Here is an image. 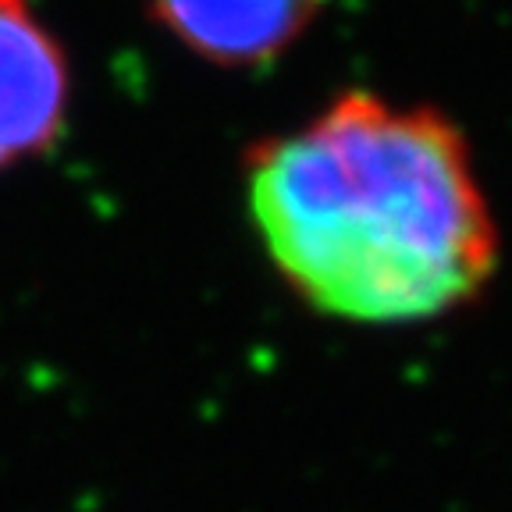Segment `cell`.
I'll return each mask as SVG.
<instances>
[{"label":"cell","mask_w":512,"mask_h":512,"mask_svg":"<svg viewBox=\"0 0 512 512\" xmlns=\"http://www.w3.org/2000/svg\"><path fill=\"white\" fill-rule=\"evenodd\" d=\"M242 200L288 292L345 324L402 328L459 313L502 264L470 143L424 104L363 89L335 96L249 146Z\"/></svg>","instance_id":"1"},{"label":"cell","mask_w":512,"mask_h":512,"mask_svg":"<svg viewBox=\"0 0 512 512\" xmlns=\"http://www.w3.org/2000/svg\"><path fill=\"white\" fill-rule=\"evenodd\" d=\"M72 68L32 0H0V171L61 139Z\"/></svg>","instance_id":"2"},{"label":"cell","mask_w":512,"mask_h":512,"mask_svg":"<svg viewBox=\"0 0 512 512\" xmlns=\"http://www.w3.org/2000/svg\"><path fill=\"white\" fill-rule=\"evenodd\" d=\"M324 8L328 0H150L160 29L217 68H267Z\"/></svg>","instance_id":"3"}]
</instances>
